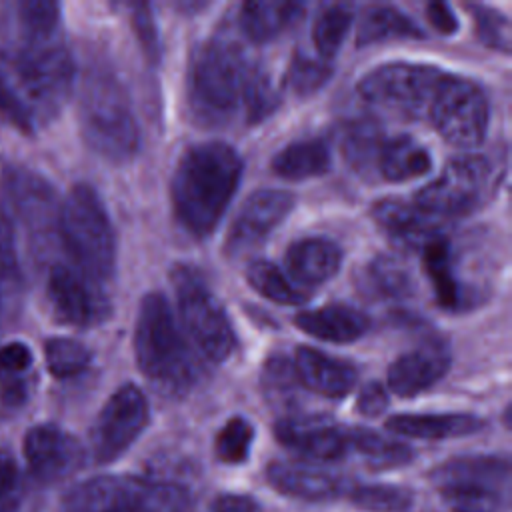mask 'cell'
I'll list each match as a JSON object with an SVG mask.
<instances>
[{
  "instance_id": "cell-1",
  "label": "cell",
  "mask_w": 512,
  "mask_h": 512,
  "mask_svg": "<svg viewBox=\"0 0 512 512\" xmlns=\"http://www.w3.org/2000/svg\"><path fill=\"white\" fill-rule=\"evenodd\" d=\"M244 162L224 142L188 146L172 174V208L178 224L194 238L212 234L242 180Z\"/></svg>"
},
{
  "instance_id": "cell-2",
  "label": "cell",
  "mask_w": 512,
  "mask_h": 512,
  "mask_svg": "<svg viewBox=\"0 0 512 512\" xmlns=\"http://www.w3.org/2000/svg\"><path fill=\"white\" fill-rule=\"evenodd\" d=\"M78 118L84 142L108 162H128L140 148V126L126 86L104 62L84 70Z\"/></svg>"
},
{
  "instance_id": "cell-3",
  "label": "cell",
  "mask_w": 512,
  "mask_h": 512,
  "mask_svg": "<svg viewBox=\"0 0 512 512\" xmlns=\"http://www.w3.org/2000/svg\"><path fill=\"white\" fill-rule=\"evenodd\" d=\"M134 356L138 370L158 394L180 398L196 384V362L176 326L168 300L158 292H150L140 300L134 326Z\"/></svg>"
},
{
  "instance_id": "cell-4",
  "label": "cell",
  "mask_w": 512,
  "mask_h": 512,
  "mask_svg": "<svg viewBox=\"0 0 512 512\" xmlns=\"http://www.w3.org/2000/svg\"><path fill=\"white\" fill-rule=\"evenodd\" d=\"M250 64L228 38L198 44L188 62L186 100L192 118L208 128L228 124L242 110Z\"/></svg>"
},
{
  "instance_id": "cell-5",
  "label": "cell",
  "mask_w": 512,
  "mask_h": 512,
  "mask_svg": "<svg viewBox=\"0 0 512 512\" xmlns=\"http://www.w3.org/2000/svg\"><path fill=\"white\" fill-rule=\"evenodd\" d=\"M58 236L76 270L92 282H104L116 270V234L100 194L76 184L60 204Z\"/></svg>"
},
{
  "instance_id": "cell-6",
  "label": "cell",
  "mask_w": 512,
  "mask_h": 512,
  "mask_svg": "<svg viewBox=\"0 0 512 512\" xmlns=\"http://www.w3.org/2000/svg\"><path fill=\"white\" fill-rule=\"evenodd\" d=\"M12 66L34 118L52 120L66 104L74 84V60L60 30L34 32L20 28Z\"/></svg>"
},
{
  "instance_id": "cell-7",
  "label": "cell",
  "mask_w": 512,
  "mask_h": 512,
  "mask_svg": "<svg viewBox=\"0 0 512 512\" xmlns=\"http://www.w3.org/2000/svg\"><path fill=\"white\" fill-rule=\"evenodd\" d=\"M190 494L184 486L144 476H94L72 486L62 512H188Z\"/></svg>"
},
{
  "instance_id": "cell-8",
  "label": "cell",
  "mask_w": 512,
  "mask_h": 512,
  "mask_svg": "<svg viewBox=\"0 0 512 512\" xmlns=\"http://www.w3.org/2000/svg\"><path fill=\"white\" fill-rule=\"evenodd\" d=\"M176 306L190 340L212 362L228 360L236 346V332L222 302L196 268L176 264L170 272Z\"/></svg>"
},
{
  "instance_id": "cell-9",
  "label": "cell",
  "mask_w": 512,
  "mask_h": 512,
  "mask_svg": "<svg viewBox=\"0 0 512 512\" xmlns=\"http://www.w3.org/2000/svg\"><path fill=\"white\" fill-rule=\"evenodd\" d=\"M444 78L446 72L430 64L388 62L366 72L356 90L374 108L404 118H424Z\"/></svg>"
},
{
  "instance_id": "cell-10",
  "label": "cell",
  "mask_w": 512,
  "mask_h": 512,
  "mask_svg": "<svg viewBox=\"0 0 512 512\" xmlns=\"http://www.w3.org/2000/svg\"><path fill=\"white\" fill-rule=\"evenodd\" d=\"M494 188V168L478 154L452 158L442 172L422 186L414 206L432 218H456L478 210Z\"/></svg>"
},
{
  "instance_id": "cell-11",
  "label": "cell",
  "mask_w": 512,
  "mask_h": 512,
  "mask_svg": "<svg viewBox=\"0 0 512 512\" xmlns=\"http://www.w3.org/2000/svg\"><path fill=\"white\" fill-rule=\"evenodd\" d=\"M428 118L450 144L474 148L486 136L490 104L476 82L446 74L432 100Z\"/></svg>"
},
{
  "instance_id": "cell-12",
  "label": "cell",
  "mask_w": 512,
  "mask_h": 512,
  "mask_svg": "<svg viewBox=\"0 0 512 512\" xmlns=\"http://www.w3.org/2000/svg\"><path fill=\"white\" fill-rule=\"evenodd\" d=\"M2 210L10 220H18L36 248H44L58 234L60 204L52 184L40 174L10 166L2 176Z\"/></svg>"
},
{
  "instance_id": "cell-13",
  "label": "cell",
  "mask_w": 512,
  "mask_h": 512,
  "mask_svg": "<svg viewBox=\"0 0 512 512\" xmlns=\"http://www.w3.org/2000/svg\"><path fill=\"white\" fill-rule=\"evenodd\" d=\"M150 420V406L144 392L134 384H122L106 400L90 428V448L98 464L122 456L144 432Z\"/></svg>"
},
{
  "instance_id": "cell-14",
  "label": "cell",
  "mask_w": 512,
  "mask_h": 512,
  "mask_svg": "<svg viewBox=\"0 0 512 512\" xmlns=\"http://www.w3.org/2000/svg\"><path fill=\"white\" fill-rule=\"evenodd\" d=\"M46 292L56 318L74 328L98 326L112 312L110 300L98 284L64 264L52 266Z\"/></svg>"
},
{
  "instance_id": "cell-15",
  "label": "cell",
  "mask_w": 512,
  "mask_h": 512,
  "mask_svg": "<svg viewBox=\"0 0 512 512\" xmlns=\"http://www.w3.org/2000/svg\"><path fill=\"white\" fill-rule=\"evenodd\" d=\"M24 458L38 482L54 484L72 476L84 464V448L64 428L38 424L26 432Z\"/></svg>"
},
{
  "instance_id": "cell-16",
  "label": "cell",
  "mask_w": 512,
  "mask_h": 512,
  "mask_svg": "<svg viewBox=\"0 0 512 512\" xmlns=\"http://www.w3.org/2000/svg\"><path fill=\"white\" fill-rule=\"evenodd\" d=\"M294 196L284 190H256L238 210L226 238L228 254H242L262 244L292 212Z\"/></svg>"
},
{
  "instance_id": "cell-17",
  "label": "cell",
  "mask_w": 512,
  "mask_h": 512,
  "mask_svg": "<svg viewBox=\"0 0 512 512\" xmlns=\"http://www.w3.org/2000/svg\"><path fill=\"white\" fill-rule=\"evenodd\" d=\"M274 432L284 446L312 460H340L350 448L346 430L324 416H286Z\"/></svg>"
},
{
  "instance_id": "cell-18",
  "label": "cell",
  "mask_w": 512,
  "mask_h": 512,
  "mask_svg": "<svg viewBox=\"0 0 512 512\" xmlns=\"http://www.w3.org/2000/svg\"><path fill=\"white\" fill-rule=\"evenodd\" d=\"M450 370V356L442 344H426L398 356L388 368V388L412 398L432 388Z\"/></svg>"
},
{
  "instance_id": "cell-19",
  "label": "cell",
  "mask_w": 512,
  "mask_h": 512,
  "mask_svg": "<svg viewBox=\"0 0 512 512\" xmlns=\"http://www.w3.org/2000/svg\"><path fill=\"white\" fill-rule=\"evenodd\" d=\"M420 250L424 272L432 282L434 296L442 308L458 312L480 302L478 292L460 280L446 238L436 234Z\"/></svg>"
},
{
  "instance_id": "cell-20",
  "label": "cell",
  "mask_w": 512,
  "mask_h": 512,
  "mask_svg": "<svg viewBox=\"0 0 512 512\" xmlns=\"http://www.w3.org/2000/svg\"><path fill=\"white\" fill-rule=\"evenodd\" d=\"M294 370L302 388L326 398H344L358 382V370L326 352L310 346H298Z\"/></svg>"
},
{
  "instance_id": "cell-21",
  "label": "cell",
  "mask_w": 512,
  "mask_h": 512,
  "mask_svg": "<svg viewBox=\"0 0 512 512\" xmlns=\"http://www.w3.org/2000/svg\"><path fill=\"white\" fill-rule=\"evenodd\" d=\"M510 466L498 456H458L442 462L430 472L438 490L450 488H488L506 492Z\"/></svg>"
},
{
  "instance_id": "cell-22",
  "label": "cell",
  "mask_w": 512,
  "mask_h": 512,
  "mask_svg": "<svg viewBox=\"0 0 512 512\" xmlns=\"http://www.w3.org/2000/svg\"><path fill=\"white\" fill-rule=\"evenodd\" d=\"M372 218L396 244L422 248L438 232V220L398 198H384L372 206Z\"/></svg>"
},
{
  "instance_id": "cell-23",
  "label": "cell",
  "mask_w": 512,
  "mask_h": 512,
  "mask_svg": "<svg viewBox=\"0 0 512 512\" xmlns=\"http://www.w3.org/2000/svg\"><path fill=\"white\" fill-rule=\"evenodd\" d=\"M284 262L296 282L316 286L338 274L342 266V250L328 238H302L288 246Z\"/></svg>"
},
{
  "instance_id": "cell-24",
  "label": "cell",
  "mask_w": 512,
  "mask_h": 512,
  "mask_svg": "<svg viewBox=\"0 0 512 512\" xmlns=\"http://www.w3.org/2000/svg\"><path fill=\"white\" fill-rule=\"evenodd\" d=\"M294 324L326 342L348 344L362 338L370 326L366 314L346 304H326L314 310H302L294 316Z\"/></svg>"
},
{
  "instance_id": "cell-25",
  "label": "cell",
  "mask_w": 512,
  "mask_h": 512,
  "mask_svg": "<svg viewBox=\"0 0 512 512\" xmlns=\"http://www.w3.org/2000/svg\"><path fill=\"white\" fill-rule=\"evenodd\" d=\"M266 478L278 492L310 502L332 500L342 490L340 478L298 462H272L266 470Z\"/></svg>"
},
{
  "instance_id": "cell-26",
  "label": "cell",
  "mask_w": 512,
  "mask_h": 512,
  "mask_svg": "<svg viewBox=\"0 0 512 512\" xmlns=\"http://www.w3.org/2000/svg\"><path fill=\"white\" fill-rule=\"evenodd\" d=\"M386 428L394 434L420 438V440H444L476 434L484 428V420L474 414L448 412V414H394L386 420Z\"/></svg>"
},
{
  "instance_id": "cell-27",
  "label": "cell",
  "mask_w": 512,
  "mask_h": 512,
  "mask_svg": "<svg viewBox=\"0 0 512 512\" xmlns=\"http://www.w3.org/2000/svg\"><path fill=\"white\" fill-rule=\"evenodd\" d=\"M304 12L300 2L250 0L240 8V28L256 44L270 42L292 26Z\"/></svg>"
},
{
  "instance_id": "cell-28",
  "label": "cell",
  "mask_w": 512,
  "mask_h": 512,
  "mask_svg": "<svg viewBox=\"0 0 512 512\" xmlns=\"http://www.w3.org/2000/svg\"><path fill=\"white\" fill-rule=\"evenodd\" d=\"M432 158L428 150L408 134L384 138L376 172L386 182H406L428 174Z\"/></svg>"
},
{
  "instance_id": "cell-29",
  "label": "cell",
  "mask_w": 512,
  "mask_h": 512,
  "mask_svg": "<svg viewBox=\"0 0 512 512\" xmlns=\"http://www.w3.org/2000/svg\"><path fill=\"white\" fill-rule=\"evenodd\" d=\"M332 156L326 140L304 138L284 146L274 154L270 168L284 180H306L322 176L330 170Z\"/></svg>"
},
{
  "instance_id": "cell-30",
  "label": "cell",
  "mask_w": 512,
  "mask_h": 512,
  "mask_svg": "<svg viewBox=\"0 0 512 512\" xmlns=\"http://www.w3.org/2000/svg\"><path fill=\"white\" fill-rule=\"evenodd\" d=\"M414 38H424V32L408 14L392 6H372L360 18L356 46Z\"/></svg>"
},
{
  "instance_id": "cell-31",
  "label": "cell",
  "mask_w": 512,
  "mask_h": 512,
  "mask_svg": "<svg viewBox=\"0 0 512 512\" xmlns=\"http://www.w3.org/2000/svg\"><path fill=\"white\" fill-rule=\"evenodd\" d=\"M364 286L378 298L404 300L416 290L410 268L394 256H376L364 270Z\"/></svg>"
},
{
  "instance_id": "cell-32",
  "label": "cell",
  "mask_w": 512,
  "mask_h": 512,
  "mask_svg": "<svg viewBox=\"0 0 512 512\" xmlns=\"http://www.w3.org/2000/svg\"><path fill=\"white\" fill-rule=\"evenodd\" d=\"M346 434L350 448H354L372 468H396L408 464L414 458V452L408 444L390 440L374 430L350 428Z\"/></svg>"
},
{
  "instance_id": "cell-33",
  "label": "cell",
  "mask_w": 512,
  "mask_h": 512,
  "mask_svg": "<svg viewBox=\"0 0 512 512\" xmlns=\"http://www.w3.org/2000/svg\"><path fill=\"white\" fill-rule=\"evenodd\" d=\"M382 142H384V136L374 122L358 120L346 128L342 138V152L352 170L370 178L378 174L376 164H378Z\"/></svg>"
},
{
  "instance_id": "cell-34",
  "label": "cell",
  "mask_w": 512,
  "mask_h": 512,
  "mask_svg": "<svg viewBox=\"0 0 512 512\" xmlns=\"http://www.w3.org/2000/svg\"><path fill=\"white\" fill-rule=\"evenodd\" d=\"M354 12L348 4H334L324 8L312 26V42L320 60L330 62L342 48L352 26Z\"/></svg>"
},
{
  "instance_id": "cell-35",
  "label": "cell",
  "mask_w": 512,
  "mask_h": 512,
  "mask_svg": "<svg viewBox=\"0 0 512 512\" xmlns=\"http://www.w3.org/2000/svg\"><path fill=\"white\" fill-rule=\"evenodd\" d=\"M246 278L260 296L276 304H302L308 300V292L290 282L286 274L268 260H254L246 270Z\"/></svg>"
},
{
  "instance_id": "cell-36",
  "label": "cell",
  "mask_w": 512,
  "mask_h": 512,
  "mask_svg": "<svg viewBox=\"0 0 512 512\" xmlns=\"http://www.w3.org/2000/svg\"><path fill=\"white\" fill-rule=\"evenodd\" d=\"M278 104L280 94L272 84L268 72L256 64H250L242 94V114L246 118V124H260L276 112Z\"/></svg>"
},
{
  "instance_id": "cell-37",
  "label": "cell",
  "mask_w": 512,
  "mask_h": 512,
  "mask_svg": "<svg viewBox=\"0 0 512 512\" xmlns=\"http://www.w3.org/2000/svg\"><path fill=\"white\" fill-rule=\"evenodd\" d=\"M262 392L272 406L292 408L302 388L294 364L284 356H270L262 366Z\"/></svg>"
},
{
  "instance_id": "cell-38",
  "label": "cell",
  "mask_w": 512,
  "mask_h": 512,
  "mask_svg": "<svg viewBox=\"0 0 512 512\" xmlns=\"http://www.w3.org/2000/svg\"><path fill=\"white\" fill-rule=\"evenodd\" d=\"M44 360L52 376L72 378L84 372L92 362V352L80 340L56 336L44 344Z\"/></svg>"
},
{
  "instance_id": "cell-39",
  "label": "cell",
  "mask_w": 512,
  "mask_h": 512,
  "mask_svg": "<svg viewBox=\"0 0 512 512\" xmlns=\"http://www.w3.org/2000/svg\"><path fill=\"white\" fill-rule=\"evenodd\" d=\"M354 508L364 512H408L414 494L404 486L394 484H364L350 492Z\"/></svg>"
},
{
  "instance_id": "cell-40",
  "label": "cell",
  "mask_w": 512,
  "mask_h": 512,
  "mask_svg": "<svg viewBox=\"0 0 512 512\" xmlns=\"http://www.w3.org/2000/svg\"><path fill=\"white\" fill-rule=\"evenodd\" d=\"M254 440V428L252 424L242 418V416H234L230 418L218 432L216 440H214V450L218 460L226 462V464H240L248 458L250 454V446Z\"/></svg>"
},
{
  "instance_id": "cell-41",
  "label": "cell",
  "mask_w": 512,
  "mask_h": 512,
  "mask_svg": "<svg viewBox=\"0 0 512 512\" xmlns=\"http://www.w3.org/2000/svg\"><path fill=\"white\" fill-rule=\"evenodd\" d=\"M332 76V66L326 60H314L306 54H296L288 66L286 84L298 96H310L320 90Z\"/></svg>"
},
{
  "instance_id": "cell-42",
  "label": "cell",
  "mask_w": 512,
  "mask_h": 512,
  "mask_svg": "<svg viewBox=\"0 0 512 512\" xmlns=\"http://www.w3.org/2000/svg\"><path fill=\"white\" fill-rule=\"evenodd\" d=\"M470 10H472L478 40L492 50L508 54L510 46H512V40H510L512 26H510L508 16H504L496 8L480 6V4L472 6Z\"/></svg>"
},
{
  "instance_id": "cell-43",
  "label": "cell",
  "mask_w": 512,
  "mask_h": 512,
  "mask_svg": "<svg viewBox=\"0 0 512 512\" xmlns=\"http://www.w3.org/2000/svg\"><path fill=\"white\" fill-rule=\"evenodd\" d=\"M444 502L454 512H502L504 492L486 488H450L440 490Z\"/></svg>"
},
{
  "instance_id": "cell-44",
  "label": "cell",
  "mask_w": 512,
  "mask_h": 512,
  "mask_svg": "<svg viewBox=\"0 0 512 512\" xmlns=\"http://www.w3.org/2000/svg\"><path fill=\"white\" fill-rule=\"evenodd\" d=\"M0 120L14 126L22 134H32L36 128V118L20 92L10 84L8 76L0 68Z\"/></svg>"
},
{
  "instance_id": "cell-45",
  "label": "cell",
  "mask_w": 512,
  "mask_h": 512,
  "mask_svg": "<svg viewBox=\"0 0 512 512\" xmlns=\"http://www.w3.org/2000/svg\"><path fill=\"white\" fill-rule=\"evenodd\" d=\"M34 356L24 342H8L0 348V386L26 384L24 372L32 368Z\"/></svg>"
},
{
  "instance_id": "cell-46",
  "label": "cell",
  "mask_w": 512,
  "mask_h": 512,
  "mask_svg": "<svg viewBox=\"0 0 512 512\" xmlns=\"http://www.w3.org/2000/svg\"><path fill=\"white\" fill-rule=\"evenodd\" d=\"M20 280V264L12 220L0 210V284H16Z\"/></svg>"
},
{
  "instance_id": "cell-47",
  "label": "cell",
  "mask_w": 512,
  "mask_h": 512,
  "mask_svg": "<svg viewBox=\"0 0 512 512\" xmlns=\"http://www.w3.org/2000/svg\"><path fill=\"white\" fill-rule=\"evenodd\" d=\"M20 472L10 450L0 448V512H18Z\"/></svg>"
},
{
  "instance_id": "cell-48",
  "label": "cell",
  "mask_w": 512,
  "mask_h": 512,
  "mask_svg": "<svg viewBox=\"0 0 512 512\" xmlns=\"http://www.w3.org/2000/svg\"><path fill=\"white\" fill-rule=\"evenodd\" d=\"M132 16H134V28L138 34V40L142 44V50L150 56V60L158 58V36L156 28L152 22V14L146 4H134L132 6Z\"/></svg>"
},
{
  "instance_id": "cell-49",
  "label": "cell",
  "mask_w": 512,
  "mask_h": 512,
  "mask_svg": "<svg viewBox=\"0 0 512 512\" xmlns=\"http://www.w3.org/2000/svg\"><path fill=\"white\" fill-rule=\"evenodd\" d=\"M388 406V394L384 390V386L380 382H368L360 394H358V402L356 408L360 414L364 416H380Z\"/></svg>"
},
{
  "instance_id": "cell-50",
  "label": "cell",
  "mask_w": 512,
  "mask_h": 512,
  "mask_svg": "<svg viewBox=\"0 0 512 512\" xmlns=\"http://www.w3.org/2000/svg\"><path fill=\"white\" fill-rule=\"evenodd\" d=\"M426 16L438 34L448 36L458 30V18L452 12V8L444 2H430L426 6Z\"/></svg>"
},
{
  "instance_id": "cell-51",
  "label": "cell",
  "mask_w": 512,
  "mask_h": 512,
  "mask_svg": "<svg viewBox=\"0 0 512 512\" xmlns=\"http://www.w3.org/2000/svg\"><path fill=\"white\" fill-rule=\"evenodd\" d=\"M212 512H260V504L244 494H220L212 502Z\"/></svg>"
},
{
  "instance_id": "cell-52",
  "label": "cell",
  "mask_w": 512,
  "mask_h": 512,
  "mask_svg": "<svg viewBox=\"0 0 512 512\" xmlns=\"http://www.w3.org/2000/svg\"><path fill=\"white\" fill-rule=\"evenodd\" d=\"M0 306H2V304H0Z\"/></svg>"
}]
</instances>
